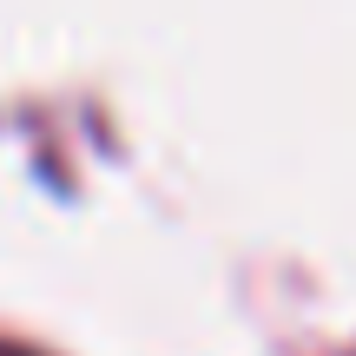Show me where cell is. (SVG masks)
Segmentation results:
<instances>
[{
  "instance_id": "1",
  "label": "cell",
  "mask_w": 356,
  "mask_h": 356,
  "mask_svg": "<svg viewBox=\"0 0 356 356\" xmlns=\"http://www.w3.org/2000/svg\"><path fill=\"white\" fill-rule=\"evenodd\" d=\"M0 356H33V350H20V343H0Z\"/></svg>"
}]
</instances>
